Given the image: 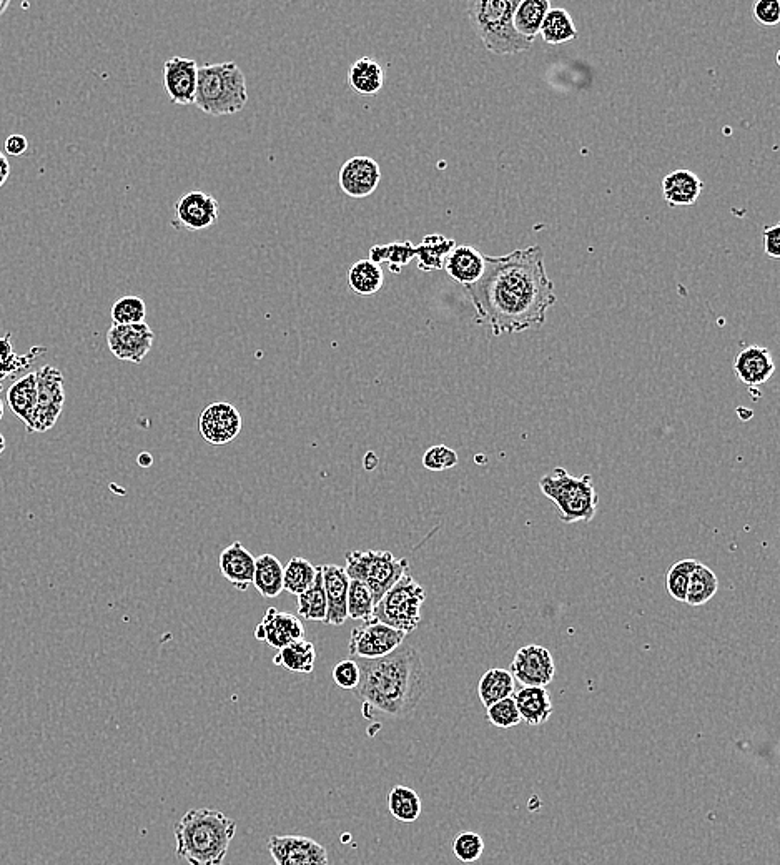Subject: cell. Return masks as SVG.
Masks as SVG:
<instances>
[{"label":"cell","instance_id":"7402d4cb","mask_svg":"<svg viewBox=\"0 0 780 865\" xmlns=\"http://www.w3.org/2000/svg\"><path fill=\"white\" fill-rule=\"evenodd\" d=\"M484 268H486L484 253L469 245H461V247L456 245L453 252L446 257L443 270H446L456 283L469 287L483 277Z\"/></svg>","mask_w":780,"mask_h":865},{"label":"cell","instance_id":"9a60e30c","mask_svg":"<svg viewBox=\"0 0 780 865\" xmlns=\"http://www.w3.org/2000/svg\"><path fill=\"white\" fill-rule=\"evenodd\" d=\"M198 65L195 60L175 55L163 64V89L175 105H190L197 94Z\"/></svg>","mask_w":780,"mask_h":865},{"label":"cell","instance_id":"9c48e42d","mask_svg":"<svg viewBox=\"0 0 780 865\" xmlns=\"http://www.w3.org/2000/svg\"><path fill=\"white\" fill-rule=\"evenodd\" d=\"M35 376H37V403L27 430L29 433H45L54 428L64 410V375L59 368L45 365L39 371H35Z\"/></svg>","mask_w":780,"mask_h":865},{"label":"cell","instance_id":"7bdbcfd3","mask_svg":"<svg viewBox=\"0 0 780 865\" xmlns=\"http://www.w3.org/2000/svg\"><path fill=\"white\" fill-rule=\"evenodd\" d=\"M488 721L498 729H511L521 724L518 707L513 697H506L503 701L494 702L493 706L486 707Z\"/></svg>","mask_w":780,"mask_h":865},{"label":"cell","instance_id":"4dcf8cb0","mask_svg":"<svg viewBox=\"0 0 780 865\" xmlns=\"http://www.w3.org/2000/svg\"><path fill=\"white\" fill-rule=\"evenodd\" d=\"M316 651L315 644L308 639H298L295 643L288 644L280 649V653L273 658V663L292 673L310 674L315 669Z\"/></svg>","mask_w":780,"mask_h":865},{"label":"cell","instance_id":"8992f818","mask_svg":"<svg viewBox=\"0 0 780 865\" xmlns=\"http://www.w3.org/2000/svg\"><path fill=\"white\" fill-rule=\"evenodd\" d=\"M539 488L553 501L564 523H589L596 516L599 498L591 475L573 476L556 468L541 478Z\"/></svg>","mask_w":780,"mask_h":865},{"label":"cell","instance_id":"b9f144b4","mask_svg":"<svg viewBox=\"0 0 780 865\" xmlns=\"http://www.w3.org/2000/svg\"><path fill=\"white\" fill-rule=\"evenodd\" d=\"M147 317V305L140 297H122L112 307V320L114 325H135L144 323Z\"/></svg>","mask_w":780,"mask_h":865},{"label":"cell","instance_id":"db71d44e","mask_svg":"<svg viewBox=\"0 0 780 865\" xmlns=\"http://www.w3.org/2000/svg\"><path fill=\"white\" fill-rule=\"evenodd\" d=\"M5 446H7V441H5V436L0 433V455L4 453Z\"/></svg>","mask_w":780,"mask_h":865},{"label":"cell","instance_id":"7c38bea8","mask_svg":"<svg viewBox=\"0 0 780 865\" xmlns=\"http://www.w3.org/2000/svg\"><path fill=\"white\" fill-rule=\"evenodd\" d=\"M268 852L277 865H328V851L305 836H273Z\"/></svg>","mask_w":780,"mask_h":865},{"label":"cell","instance_id":"ab89813d","mask_svg":"<svg viewBox=\"0 0 780 865\" xmlns=\"http://www.w3.org/2000/svg\"><path fill=\"white\" fill-rule=\"evenodd\" d=\"M373 609H375V603H373L371 593L365 584L355 581V579H350L348 603H346L348 618L366 623V621L373 619Z\"/></svg>","mask_w":780,"mask_h":865},{"label":"cell","instance_id":"d4e9b609","mask_svg":"<svg viewBox=\"0 0 780 865\" xmlns=\"http://www.w3.org/2000/svg\"><path fill=\"white\" fill-rule=\"evenodd\" d=\"M348 84L356 94L373 97L385 84L383 67L371 57H361L348 70Z\"/></svg>","mask_w":780,"mask_h":865},{"label":"cell","instance_id":"60d3db41","mask_svg":"<svg viewBox=\"0 0 780 865\" xmlns=\"http://www.w3.org/2000/svg\"><path fill=\"white\" fill-rule=\"evenodd\" d=\"M696 559H681L672 564L666 576L667 593L679 603H686L687 588L692 571L696 568Z\"/></svg>","mask_w":780,"mask_h":865},{"label":"cell","instance_id":"e0dca14e","mask_svg":"<svg viewBox=\"0 0 780 865\" xmlns=\"http://www.w3.org/2000/svg\"><path fill=\"white\" fill-rule=\"evenodd\" d=\"M253 636L257 641L280 651L298 639H305V628L295 614L280 613L278 609L270 608L263 616L262 623L255 628Z\"/></svg>","mask_w":780,"mask_h":865},{"label":"cell","instance_id":"4fadbf2b","mask_svg":"<svg viewBox=\"0 0 780 865\" xmlns=\"http://www.w3.org/2000/svg\"><path fill=\"white\" fill-rule=\"evenodd\" d=\"M242 415L227 401L212 403L200 415V435L210 445L223 446L232 443L242 431Z\"/></svg>","mask_w":780,"mask_h":865},{"label":"cell","instance_id":"816d5d0a","mask_svg":"<svg viewBox=\"0 0 780 865\" xmlns=\"http://www.w3.org/2000/svg\"><path fill=\"white\" fill-rule=\"evenodd\" d=\"M139 463L145 468V466L152 465V458H149V456H147V453H142L139 458Z\"/></svg>","mask_w":780,"mask_h":865},{"label":"cell","instance_id":"74e56055","mask_svg":"<svg viewBox=\"0 0 780 865\" xmlns=\"http://www.w3.org/2000/svg\"><path fill=\"white\" fill-rule=\"evenodd\" d=\"M315 578L316 566L308 559L295 556L288 561L287 568H283V589L298 596L312 586Z\"/></svg>","mask_w":780,"mask_h":865},{"label":"cell","instance_id":"484cf974","mask_svg":"<svg viewBox=\"0 0 780 865\" xmlns=\"http://www.w3.org/2000/svg\"><path fill=\"white\" fill-rule=\"evenodd\" d=\"M253 586L265 599L277 598L283 591V566L273 554H262L255 558Z\"/></svg>","mask_w":780,"mask_h":865},{"label":"cell","instance_id":"5b68a950","mask_svg":"<svg viewBox=\"0 0 780 865\" xmlns=\"http://www.w3.org/2000/svg\"><path fill=\"white\" fill-rule=\"evenodd\" d=\"M247 80L235 62L198 67L193 105L213 117L233 115L247 105Z\"/></svg>","mask_w":780,"mask_h":865},{"label":"cell","instance_id":"d590c367","mask_svg":"<svg viewBox=\"0 0 780 865\" xmlns=\"http://www.w3.org/2000/svg\"><path fill=\"white\" fill-rule=\"evenodd\" d=\"M719 579L711 568L697 561L696 568L692 571L687 588L686 603L689 606H704L717 594Z\"/></svg>","mask_w":780,"mask_h":865},{"label":"cell","instance_id":"30bf717a","mask_svg":"<svg viewBox=\"0 0 780 865\" xmlns=\"http://www.w3.org/2000/svg\"><path fill=\"white\" fill-rule=\"evenodd\" d=\"M406 636L408 634L371 619L351 631L348 649L356 659L385 658L403 646Z\"/></svg>","mask_w":780,"mask_h":865},{"label":"cell","instance_id":"3957f363","mask_svg":"<svg viewBox=\"0 0 780 865\" xmlns=\"http://www.w3.org/2000/svg\"><path fill=\"white\" fill-rule=\"evenodd\" d=\"M177 856L188 865H223L237 822L215 809H192L173 827Z\"/></svg>","mask_w":780,"mask_h":865},{"label":"cell","instance_id":"f907efd6","mask_svg":"<svg viewBox=\"0 0 780 865\" xmlns=\"http://www.w3.org/2000/svg\"><path fill=\"white\" fill-rule=\"evenodd\" d=\"M10 164L4 152L0 150V188L4 187V183L9 180Z\"/></svg>","mask_w":780,"mask_h":865},{"label":"cell","instance_id":"d6a6232c","mask_svg":"<svg viewBox=\"0 0 780 865\" xmlns=\"http://www.w3.org/2000/svg\"><path fill=\"white\" fill-rule=\"evenodd\" d=\"M539 34L543 35V40L549 45L568 44L571 40L578 37V29L574 25L573 17L566 9H549L548 14L544 17Z\"/></svg>","mask_w":780,"mask_h":865},{"label":"cell","instance_id":"f546056e","mask_svg":"<svg viewBox=\"0 0 780 865\" xmlns=\"http://www.w3.org/2000/svg\"><path fill=\"white\" fill-rule=\"evenodd\" d=\"M549 9H551L549 0H523V2H519L518 9L514 12V29L524 39L534 42Z\"/></svg>","mask_w":780,"mask_h":865},{"label":"cell","instance_id":"11a10c76","mask_svg":"<svg viewBox=\"0 0 780 865\" xmlns=\"http://www.w3.org/2000/svg\"><path fill=\"white\" fill-rule=\"evenodd\" d=\"M2 416H4V401L0 400V420H2Z\"/></svg>","mask_w":780,"mask_h":865},{"label":"cell","instance_id":"8d00e7d4","mask_svg":"<svg viewBox=\"0 0 780 865\" xmlns=\"http://www.w3.org/2000/svg\"><path fill=\"white\" fill-rule=\"evenodd\" d=\"M415 258V245L411 242H395L388 245H375L370 248L371 262L376 265L386 263L393 273H401L411 260Z\"/></svg>","mask_w":780,"mask_h":865},{"label":"cell","instance_id":"277c9868","mask_svg":"<svg viewBox=\"0 0 780 865\" xmlns=\"http://www.w3.org/2000/svg\"><path fill=\"white\" fill-rule=\"evenodd\" d=\"M519 0H473L468 4L469 22L483 40L484 47L494 55L521 54L533 47L514 29V12Z\"/></svg>","mask_w":780,"mask_h":865},{"label":"cell","instance_id":"4316f807","mask_svg":"<svg viewBox=\"0 0 780 865\" xmlns=\"http://www.w3.org/2000/svg\"><path fill=\"white\" fill-rule=\"evenodd\" d=\"M456 247V242L453 238H446L443 235H426L421 240L420 245L415 247V258L418 260V268L421 272H438L445 267V260L453 248Z\"/></svg>","mask_w":780,"mask_h":865},{"label":"cell","instance_id":"7a4b0ae2","mask_svg":"<svg viewBox=\"0 0 780 865\" xmlns=\"http://www.w3.org/2000/svg\"><path fill=\"white\" fill-rule=\"evenodd\" d=\"M360 683L356 699L373 711L405 717L415 711L428 689V676L421 656L413 646L403 644L395 653L380 659H356Z\"/></svg>","mask_w":780,"mask_h":865},{"label":"cell","instance_id":"1f68e13d","mask_svg":"<svg viewBox=\"0 0 780 865\" xmlns=\"http://www.w3.org/2000/svg\"><path fill=\"white\" fill-rule=\"evenodd\" d=\"M516 681L513 674L506 669L493 668L483 674L479 681L478 694L484 707L493 706L494 702L513 697Z\"/></svg>","mask_w":780,"mask_h":865},{"label":"cell","instance_id":"ffe728a7","mask_svg":"<svg viewBox=\"0 0 780 865\" xmlns=\"http://www.w3.org/2000/svg\"><path fill=\"white\" fill-rule=\"evenodd\" d=\"M734 371L741 383L749 388H757L771 380L776 363L766 346L751 345L739 351L734 360Z\"/></svg>","mask_w":780,"mask_h":865},{"label":"cell","instance_id":"c3c4849f","mask_svg":"<svg viewBox=\"0 0 780 865\" xmlns=\"http://www.w3.org/2000/svg\"><path fill=\"white\" fill-rule=\"evenodd\" d=\"M764 252H766L767 257L780 258V225L779 223H774L771 227L764 228Z\"/></svg>","mask_w":780,"mask_h":865},{"label":"cell","instance_id":"836d02e7","mask_svg":"<svg viewBox=\"0 0 780 865\" xmlns=\"http://www.w3.org/2000/svg\"><path fill=\"white\" fill-rule=\"evenodd\" d=\"M297 616L298 618L307 619V621L325 623L326 596L325 588H323L321 566H316V578L312 586L297 596Z\"/></svg>","mask_w":780,"mask_h":865},{"label":"cell","instance_id":"f35d334b","mask_svg":"<svg viewBox=\"0 0 780 865\" xmlns=\"http://www.w3.org/2000/svg\"><path fill=\"white\" fill-rule=\"evenodd\" d=\"M10 340H12L10 333L0 338V380H5L9 376H14L17 371L24 370L25 366H29L35 360L37 353H44V348L35 346L30 351V355H17Z\"/></svg>","mask_w":780,"mask_h":865},{"label":"cell","instance_id":"f5cc1de1","mask_svg":"<svg viewBox=\"0 0 780 865\" xmlns=\"http://www.w3.org/2000/svg\"><path fill=\"white\" fill-rule=\"evenodd\" d=\"M9 0H0V15L4 14L5 10L9 9Z\"/></svg>","mask_w":780,"mask_h":865},{"label":"cell","instance_id":"ba28073f","mask_svg":"<svg viewBox=\"0 0 780 865\" xmlns=\"http://www.w3.org/2000/svg\"><path fill=\"white\" fill-rule=\"evenodd\" d=\"M425 599V588L410 573H406L378 601L373 609V619L401 633H413L420 626Z\"/></svg>","mask_w":780,"mask_h":865},{"label":"cell","instance_id":"cb8c5ba5","mask_svg":"<svg viewBox=\"0 0 780 865\" xmlns=\"http://www.w3.org/2000/svg\"><path fill=\"white\" fill-rule=\"evenodd\" d=\"M521 721L529 726H543L553 716L554 707L549 692L544 688H523L514 694Z\"/></svg>","mask_w":780,"mask_h":865},{"label":"cell","instance_id":"ac0fdd59","mask_svg":"<svg viewBox=\"0 0 780 865\" xmlns=\"http://www.w3.org/2000/svg\"><path fill=\"white\" fill-rule=\"evenodd\" d=\"M220 205L217 198L202 190H193L178 198L175 215L183 227L192 232L207 230L217 223Z\"/></svg>","mask_w":780,"mask_h":865},{"label":"cell","instance_id":"bcb514c9","mask_svg":"<svg viewBox=\"0 0 780 865\" xmlns=\"http://www.w3.org/2000/svg\"><path fill=\"white\" fill-rule=\"evenodd\" d=\"M333 681L336 686L345 691H355L360 683V666L356 659H345L333 668Z\"/></svg>","mask_w":780,"mask_h":865},{"label":"cell","instance_id":"83f0119b","mask_svg":"<svg viewBox=\"0 0 780 865\" xmlns=\"http://www.w3.org/2000/svg\"><path fill=\"white\" fill-rule=\"evenodd\" d=\"M7 403H9L12 413L19 420L24 421L25 426H29L35 403H37V376L35 373H27L12 383V386L7 390Z\"/></svg>","mask_w":780,"mask_h":865},{"label":"cell","instance_id":"f6af8a7d","mask_svg":"<svg viewBox=\"0 0 780 865\" xmlns=\"http://www.w3.org/2000/svg\"><path fill=\"white\" fill-rule=\"evenodd\" d=\"M458 465V453L445 445L431 446L423 456V466L430 471L451 470Z\"/></svg>","mask_w":780,"mask_h":865},{"label":"cell","instance_id":"52a82bcc","mask_svg":"<svg viewBox=\"0 0 780 865\" xmlns=\"http://www.w3.org/2000/svg\"><path fill=\"white\" fill-rule=\"evenodd\" d=\"M345 559L348 578L365 584L375 606L386 591H390L406 573H410L408 559L395 558L390 551H348Z\"/></svg>","mask_w":780,"mask_h":865},{"label":"cell","instance_id":"44dd1931","mask_svg":"<svg viewBox=\"0 0 780 865\" xmlns=\"http://www.w3.org/2000/svg\"><path fill=\"white\" fill-rule=\"evenodd\" d=\"M218 566L223 578L240 591H247L248 586L253 584L255 556L240 541H235L223 549L218 558Z\"/></svg>","mask_w":780,"mask_h":865},{"label":"cell","instance_id":"681fc988","mask_svg":"<svg viewBox=\"0 0 780 865\" xmlns=\"http://www.w3.org/2000/svg\"><path fill=\"white\" fill-rule=\"evenodd\" d=\"M4 147L7 154L19 157L29 149V140L25 139L24 135L12 134L5 139Z\"/></svg>","mask_w":780,"mask_h":865},{"label":"cell","instance_id":"8fae6325","mask_svg":"<svg viewBox=\"0 0 780 865\" xmlns=\"http://www.w3.org/2000/svg\"><path fill=\"white\" fill-rule=\"evenodd\" d=\"M509 673L524 688H546L556 676L553 654L536 644L524 646L514 656Z\"/></svg>","mask_w":780,"mask_h":865},{"label":"cell","instance_id":"d6986e66","mask_svg":"<svg viewBox=\"0 0 780 865\" xmlns=\"http://www.w3.org/2000/svg\"><path fill=\"white\" fill-rule=\"evenodd\" d=\"M323 588L326 596V619L328 626H343L348 619L346 603H348V588L350 578L345 568L338 564H323L321 566Z\"/></svg>","mask_w":780,"mask_h":865},{"label":"cell","instance_id":"6da1fadb","mask_svg":"<svg viewBox=\"0 0 780 865\" xmlns=\"http://www.w3.org/2000/svg\"><path fill=\"white\" fill-rule=\"evenodd\" d=\"M484 262L483 277L465 287L476 323L489 325L494 337L544 325L558 297L544 267L543 248H519L503 257L484 255Z\"/></svg>","mask_w":780,"mask_h":865},{"label":"cell","instance_id":"7dc6e473","mask_svg":"<svg viewBox=\"0 0 780 865\" xmlns=\"http://www.w3.org/2000/svg\"><path fill=\"white\" fill-rule=\"evenodd\" d=\"M752 15L759 24L776 27L780 22L779 0H759L752 5Z\"/></svg>","mask_w":780,"mask_h":865},{"label":"cell","instance_id":"f1b7e54d","mask_svg":"<svg viewBox=\"0 0 780 865\" xmlns=\"http://www.w3.org/2000/svg\"><path fill=\"white\" fill-rule=\"evenodd\" d=\"M385 283V275L380 265L371 260H360L353 263L348 270V287L360 297H371L380 292Z\"/></svg>","mask_w":780,"mask_h":865},{"label":"cell","instance_id":"e575fe53","mask_svg":"<svg viewBox=\"0 0 780 865\" xmlns=\"http://www.w3.org/2000/svg\"><path fill=\"white\" fill-rule=\"evenodd\" d=\"M388 811L396 821L415 822L421 816V797L411 787L395 786L386 797Z\"/></svg>","mask_w":780,"mask_h":865},{"label":"cell","instance_id":"ee69618b","mask_svg":"<svg viewBox=\"0 0 780 865\" xmlns=\"http://www.w3.org/2000/svg\"><path fill=\"white\" fill-rule=\"evenodd\" d=\"M453 852H455L458 861L473 864V862L479 861V857L483 856V837L476 832H463L453 842Z\"/></svg>","mask_w":780,"mask_h":865},{"label":"cell","instance_id":"2e32d148","mask_svg":"<svg viewBox=\"0 0 780 865\" xmlns=\"http://www.w3.org/2000/svg\"><path fill=\"white\" fill-rule=\"evenodd\" d=\"M381 169L380 164L371 157H353L346 160L338 175L340 188L348 197L360 198L370 197L371 193L376 192V188L380 185Z\"/></svg>","mask_w":780,"mask_h":865},{"label":"cell","instance_id":"603a6c76","mask_svg":"<svg viewBox=\"0 0 780 865\" xmlns=\"http://www.w3.org/2000/svg\"><path fill=\"white\" fill-rule=\"evenodd\" d=\"M702 188L704 182L691 170H674L662 180V195L671 207L694 205L701 197Z\"/></svg>","mask_w":780,"mask_h":865},{"label":"cell","instance_id":"5bb4252c","mask_svg":"<svg viewBox=\"0 0 780 865\" xmlns=\"http://www.w3.org/2000/svg\"><path fill=\"white\" fill-rule=\"evenodd\" d=\"M154 332L147 323L112 325L107 333V345L119 360L142 363L154 345Z\"/></svg>","mask_w":780,"mask_h":865}]
</instances>
